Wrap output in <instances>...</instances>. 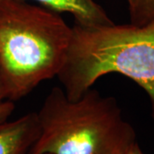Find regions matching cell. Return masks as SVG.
Listing matches in <instances>:
<instances>
[{
  "label": "cell",
  "mask_w": 154,
  "mask_h": 154,
  "mask_svg": "<svg viewBox=\"0 0 154 154\" xmlns=\"http://www.w3.org/2000/svg\"><path fill=\"white\" fill-rule=\"evenodd\" d=\"M73 29L59 13L25 0H0V88L21 100L57 76L66 60Z\"/></svg>",
  "instance_id": "cell-1"
},
{
  "label": "cell",
  "mask_w": 154,
  "mask_h": 154,
  "mask_svg": "<svg viewBox=\"0 0 154 154\" xmlns=\"http://www.w3.org/2000/svg\"><path fill=\"white\" fill-rule=\"evenodd\" d=\"M36 113L39 134L28 154H127L137 143L116 99L93 88L70 99L54 87Z\"/></svg>",
  "instance_id": "cell-2"
},
{
  "label": "cell",
  "mask_w": 154,
  "mask_h": 154,
  "mask_svg": "<svg viewBox=\"0 0 154 154\" xmlns=\"http://www.w3.org/2000/svg\"><path fill=\"white\" fill-rule=\"evenodd\" d=\"M57 78L67 97L77 99L99 78L118 73L148 95L154 120V22L82 27L75 24Z\"/></svg>",
  "instance_id": "cell-3"
},
{
  "label": "cell",
  "mask_w": 154,
  "mask_h": 154,
  "mask_svg": "<svg viewBox=\"0 0 154 154\" xmlns=\"http://www.w3.org/2000/svg\"><path fill=\"white\" fill-rule=\"evenodd\" d=\"M38 134L36 112L0 123V154H28Z\"/></svg>",
  "instance_id": "cell-4"
},
{
  "label": "cell",
  "mask_w": 154,
  "mask_h": 154,
  "mask_svg": "<svg viewBox=\"0 0 154 154\" xmlns=\"http://www.w3.org/2000/svg\"><path fill=\"white\" fill-rule=\"evenodd\" d=\"M33 1L57 13H69L75 24L82 27H98L114 22L103 7L94 0H25Z\"/></svg>",
  "instance_id": "cell-5"
},
{
  "label": "cell",
  "mask_w": 154,
  "mask_h": 154,
  "mask_svg": "<svg viewBox=\"0 0 154 154\" xmlns=\"http://www.w3.org/2000/svg\"><path fill=\"white\" fill-rule=\"evenodd\" d=\"M130 23L145 26L154 22V0H127Z\"/></svg>",
  "instance_id": "cell-6"
},
{
  "label": "cell",
  "mask_w": 154,
  "mask_h": 154,
  "mask_svg": "<svg viewBox=\"0 0 154 154\" xmlns=\"http://www.w3.org/2000/svg\"><path fill=\"white\" fill-rule=\"evenodd\" d=\"M14 110V102H11L10 100L5 99L0 88V123L8 121Z\"/></svg>",
  "instance_id": "cell-7"
},
{
  "label": "cell",
  "mask_w": 154,
  "mask_h": 154,
  "mask_svg": "<svg viewBox=\"0 0 154 154\" xmlns=\"http://www.w3.org/2000/svg\"><path fill=\"white\" fill-rule=\"evenodd\" d=\"M127 154H144L143 152L141 151V149L140 147V146L138 145V143H135L134 146H133V147L129 151H128V152Z\"/></svg>",
  "instance_id": "cell-8"
},
{
  "label": "cell",
  "mask_w": 154,
  "mask_h": 154,
  "mask_svg": "<svg viewBox=\"0 0 154 154\" xmlns=\"http://www.w3.org/2000/svg\"><path fill=\"white\" fill-rule=\"evenodd\" d=\"M45 154H48V153H45Z\"/></svg>",
  "instance_id": "cell-9"
}]
</instances>
